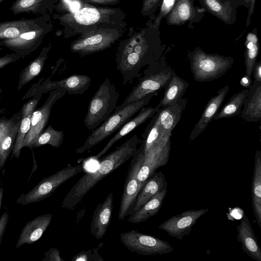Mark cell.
I'll return each mask as SVG.
<instances>
[{"label":"cell","instance_id":"cell-1","mask_svg":"<svg viewBox=\"0 0 261 261\" xmlns=\"http://www.w3.org/2000/svg\"><path fill=\"white\" fill-rule=\"evenodd\" d=\"M140 143L139 137L134 135L105 156L94 172L84 174L72 187L62 202V207L75 208L99 181L133 157Z\"/></svg>","mask_w":261,"mask_h":261},{"label":"cell","instance_id":"cell-2","mask_svg":"<svg viewBox=\"0 0 261 261\" xmlns=\"http://www.w3.org/2000/svg\"><path fill=\"white\" fill-rule=\"evenodd\" d=\"M154 62L142 32L122 43L116 57V69L121 73L124 85L133 81L143 67Z\"/></svg>","mask_w":261,"mask_h":261},{"label":"cell","instance_id":"cell-3","mask_svg":"<svg viewBox=\"0 0 261 261\" xmlns=\"http://www.w3.org/2000/svg\"><path fill=\"white\" fill-rule=\"evenodd\" d=\"M155 93L147 94L142 98L130 103L111 114L88 136L82 146L76 149L82 153L102 142L116 130L119 129L143 108L148 105Z\"/></svg>","mask_w":261,"mask_h":261},{"label":"cell","instance_id":"cell-4","mask_svg":"<svg viewBox=\"0 0 261 261\" xmlns=\"http://www.w3.org/2000/svg\"><path fill=\"white\" fill-rule=\"evenodd\" d=\"M188 58L194 79L198 82L218 79L231 68L234 61L230 57L207 54L200 47L189 51Z\"/></svg>","mask_w":261,"mask_h":261},{"label":"cell","instance_id":"cell-5","mask_svg":"<svg viewBox=\"0 0 261 261\" xmlns=\"http://www.w3.org/2000/svg\"><path fill=\"white\" fill-rule=\"evenodd\" d=\"M118 93L109 78H106L91 98L84 123L92 130L105 121L117 107Z\"/></svg>","mask_w":261,"mask_h":261},{"label":"cell","instance_id":"cell-6","mask_svg":"<svg viewBox=\"0 0 261 261\" xmlns=\"http://www.w3.org/2000/svg\"><path fill=\"white\" fill-rule=\"evenodd\" d=\"M155 62L149 64L123 102L116 107L114 111L142 98L148 94L155 93L163 88H165L175 72L172 69H162Z\"/></svg>","mask_w":261,"mask_h":261},{"label":"cell","instance_id":"cell-7","mask_svg":"<svg viewBox=\"0 0 261 261\" xmlns=\"http://www.w3.org/2000/svg\"><path fill=\"white\" fill-rule=\"evenodd\" d=\"M84 169L83 165L68 166L49 176L45 177L25 194H22L17 203L25 205L38 202L50 196L61 185Z\"/></svg>","mask_w":261,"mask_h":261},{"label":"cell","instance_id":"cell-8","mask_svg":"<svg viewBox=\"0 0 261 261\" xmlns=\"http://www.w3.org/2000/svg\"><path fill=\"white\" fill-rule=\"evenodd\" d=\"M119 37L115 30L94 26L85 30L72 42L70 49L83 57L110 47Z\"/></svg>","mask_w":261,"mask_h":261},{"label":"cell","instance_id":"cell-9","mask_svg":"<svg viewBox=\"0 0 261 261\" xmlns=\"http://www.w3.org/2000/svg\"><path fill=\"white\" fill-rule=\"evenodd\" d=\"M120 239L128 250L139 254L162 255L174 250L169 242L134 230L121 233Z\"/></svg>","mask_w":261,"mask_h":261},{"label":"cell","instance_id":"cell-10","mask_svg":"<svg viewBox=\"0 0 261 261\" xmlns=\"http://www.w3.org/2000/svg\"><path fill=\"white\" fill-rule=\"evenodd\" d=\"M67 93L63 88H58L50 91L49 94L43 105L35 110L31 116L30 129L24 138L23 147L32 149L33 144L43 132L48 123L54 105Z\"/></svg>","mask_w":261,"mask_h":261},{"label":"cell","instance_id":"cell-11","mask_svg":"<svg viewBox=\"0 0 261 261\" xmlns=\"http://www.w3.org/2000/svg\"><path fill=\"white\" fill-rule=\"evenodd\" d=\"M141 162V157L136 152L131 161L123 187L118 213L120 220H123L132 213L138 195L144 186L139 182L137 178Z\"/></svg>","mask_w":261,"mask_h":261},{"label":"cell","instance_id":"cell-12","mask_svg":"<svg viewBox=\"0 0 261 261\" xmlns=\"http://www.w3.org/2000/svg\"><path fill=\"white\" fill-rule=\"evenodd\" d=\"M49 29V24L44 22L35 29L22 33L14 38L0 40V46H4L24 58L39 47Z\"/></svg>","mask_w":261,"mask_h":261},{"label":"cell","instance_id":"cell-13","mask_svg":"<svg viewBox=\"0 0 261 261\" xmlns=\"http://www.w3.org/2000/svg\"><path fill=\"white\" fill-rule=\"evenodd\" d=\"M116 13L114 9L87 5L73 13H68L60 17L62 22L71 26L89 27L109 22Z\"/></svg>","mask_w":261,"mask_h":261},{"label":"cell","instance_id":"cell-14","mask_svg":"<svg viewBox=\"0 0 261 261\" xmlns=\"http://www.w3.org/2000/svg\"><path fill=\"white\" fill-rule=\"evenodd\" d=\"M170 148L171 140L165 145L152 147L144 153L137 150V153L141 157V165L137 173V178L140 183L144 185L158 169L167 164Z\"/></svg>","mask_w":261,"mask_h":261},{"label":"cell","instance_id":"cell-15","mask_svg":"<svg viewBox=\"0 0 261 261\" xmlns=\"http://www.w3.org/2000/svg\"><path fill=\"white\" fill-rule=\"evenodd\" d=\"M208 210L205 208L182 212L170 217L158 228L165 231L170 237L181 240L185 236L189 235L197 220Z\"/></svg>","mask_w":261,"mask_h":261},{"label":"cell","instance_id":"cell-16","mask_svg":"<svg viewBox=\"0 0 261 261\" xmlns=\"http://www.w3.org/2000/svg\"><path fill=\"white\" fill-rule=\"evenodd\" d=\"M91 82L90 76L84 74H73L65 79L51 81L50 77L46 79L41 84L36 83L35 85V93H42L50 92L52 90L63 88L70 95L82 94L89 88Z\"/></svg>","mask_w":261,"mask_h":261},{"label":"cell","instance_id":"cell-17","mask_svg":"<svg viewBox=\"0 0 261 261\" xmlns=\"http://www.w3.org/2000/svg\"><path fill=\"white\" fill-rule=\"evenodd\" d=\"M161 108L158 105L155 107L143 108L135 117L127 121L108 141L105 146L92 158L99 160L103 156L115 143L127 135L147 119L152 117Z\"/></svg>","mask_w":261,"mask_h":261},{"label":"cell","instance_id":"cell-18","mask_svg":"<svg viewBox=\"0 0 261 261\" xmlns=\"http://www.w3.org/2000/svg\"><path fill=\"white\" fill-rule=\"evenodd\" d=\"M113 208V194L110 193L95 207L90 225L91 233L97 240L102 239L110 225Z\"/></svg>","mask_w":261,"mask_h":261},{"label":"cell","instance_id":"cell-19","mask_svg":"<svg viewBox=\"0 0 261 261\" xmlns=\"http://www.w3.org/2000/svg\"><path fill=\"white\" fill-rule=\"evenodd\" d=\"M229 89V86L227 85L221 88L215 96L211 97L200 119L191 133L189 137L190 140H194L206 128L220 109Z\"/></svg>","mask_w":261,"mask_h":261},{"label":"cell","instance_id":"cell-20","mask_svg":"<svg viewBox=\"0 0 261 261\" xmlns=\"http://www.w3.org/2000/svg\"><path fill=\"white\" fill-rule=\"evenodd\" d=\"M237 240L243 251L251 258L261 261V248L255 237L249 219L245 214L237 226Z\"/></svg>","mask_w":261,"mask_h":261},{"label":"cell","instance_id":"cell-21","mask_svg":"<svg viewBox=\"0 0 261 261\" xmlns=\"http://www.w3.org/2000/svg\"><path fill=\"white\" fill-rule=\"evenodd\" d=\"M53 218L51 214L40 215L28 222L22 228L15 247L27 244L31 245L39 240L49 225Z\"/></svg>","mask_w":261,"mask_h":261},{"label":"cell","instance_id":"cell-22","mask_svg":"<svg viewBox=\"0 0 261 261\" xmlns=\"http://www.w3.org/2000/svg\"><path fill=\"white\" fill-rule=\"evenodd\" d=\"M42 95V93L37 92L32 99L23 105L21 109L20 123L12 150L11 159L13 157L18 158L20 154L24 138L30 129L32 115L40 101Z\"/></svg>","mask_w":261,"mask_h":261},{"label":"cell","instance_id":"cell-23","mask_svg":"<svg viewBox=\"0 0 261 261\" xmlns=\"http://www.w3.org/2000/svg\"><path fill=\"white\" fill-rule=\"evenodd\" d=\"M240 113L247 122H257L261 119V82L254 80Z\"/></svg>","mask_w":261,"mask_h":261},{"label":"cell","instance_id":"cell-24","mask_svg":"<svg viewBox=\"0 0 261 261\" xmlns=\"http://www.w3.org/2000/svg\"><path fill=\"white\" fill-rule=\"evenodd\" d=\"M44 22V20L42 17L1 22L0 40L14 38L22 33L35 29Z\"/></svg>","mask_w":261,"mask_h":261},{"label":"cell","instance_id":"cell-25","mask_svg":"<svg viewBox=\"0 0 261 261\" xmlns=\"http://www.w3.org/2000/svg\"><path fill=\"white\" fill-rule=\"evenodd\" d=\"M187 102V98H181L174 105L159 111V119L166 138H171V132L180 119Z\"/></svg>","mask_w":261,"mask_h":261},{"label":"cell","instance_id":"cell-26","mask_svg":"<svg viewBox=\"0 0 261 261\" xmlns=\"http://www.w3.org/2000/svg\"><path fill=\"white\" fill-rule=\"evenodd\" d=\"M205 10L230 24L237 19V8L238 5H232V0H199Z\"/></svg>","mask_w":261,"mask_h":261},{"label":"cell","instance_id":"cell-27","mask_svg":"<svg viewBox=\"0 0 261 261\" xmlns=\"http://www.w3.org/2000/svg\"><path fill=\"white\" fill-rule=\"evenodd\" d=\"M167 186L164 173L162 172L154 173L147 179L138 194L132 213L162 190L167 188Z\"/></svg>","mask_w":261,"mask_h":261},{"label":"cell","instance_id":"cell-28","mask_svg":"<svg viewBox=\"0 0 261 261\" xmlns=\"http://www.w3.org/2000/svg\"><path fill=\"white\" fill-rule=\"evenodd\" d=\"M252 205L254 215L261 229V151H256L251 182Z\"/></svg>","mask_w":261,"mask_h":261},{"label":"cell","instance_id":"cell-29","mask_svg":"<svg viewBox=\"0 0 261 261\" xmlns=\"http://www.w3.org/2000/svg\"><path fill=\"white\" fill-rule=\"evenodd\" d=\"M167 193V188L162 190L146 202L138 210L132 213L127 221L139 223L147 220L160 211Z\"/></svg>","mask_w":261,"mask_h":261},{"label":"cell","instance_id":"cell-30","mask_svg":"<svg viewBox=\"0 0 261 261\" xmlns=\"http://www.w3.org/2000/svg\"><path fill=\"white\" fill-rule=\"evenodd\" d=\"M192 0H176L166 18L168 25H180L193 20L196 15Z\"/></svg>","mask_w":261,"mask_h":261},{"label":"cell","instance_id":"cell-31","mask_svg":"<svg viewBox=\"0 0 261 261\" xmlns=\"http://www.w3.org/2000/svg\"><path fill=\"white\" fill-rule=\"evenodd\" d=\"M188 86V82L174 73L158 105L163 109L174 105L182 98Z\"/></svg>","mask_w":261,"mask_h":261},{"label":"cell","instance_id":"cell-32","mask_svg":"<svg viewBox=\"0 0 261 261\" xmlns=\"http://www.w3.org/2000/svg\"><path fill=\"white\" fill-rule=\"evenodd\" d=\"M49 49L50 47H43L39 55L21 71L17 85L18 90L21 89L42 71L48 58Z\"/></svg>","mask_w":261,"mask_h":261},{"label":"cell","instance_id":"cell-33","mask_svg":"<svg viewBox=\"0 0 261 261\" xmlns=\"http://www.w3.org/2000/svg\"><path fill=\"white\" fill-rule=\"evenodd\" d=\"M248 91V89H245L232 95L221 110L217 112L213 119L216 120L239 115Z\"/></svg>","mask_w":261,"mask_h":261},{"label":"cell","instance_id":"cell-34","mask_svg":"<svg viewBox=\"0 0 261 261\" xmlns=\"http://www.w3.org/2000/svg\"><path fill=\"white\" fill-rule=\"evenodd\" d=\"M244 54L246 75L251 77L253 70L258 56L259 43L256 34L253 32L248 34L245 41Z\"/></svg>","mask_w":261,"mask_h":261},{"label":"cell","instance_id":"cell-35","mask_svg":"<svg viewBox=\"0 0 261 261\" xmlns=\"http://www.w3.org/2000/svg\"><path fill=\"white\" fill-rule=\"evenodd\" d=\"M49 0H16L9 8L14 15L21 13L39 14L43 13Z\"/></svg>","mask_w":261,"mask_h":261},{"label":"cell","instance_id":"cell-36","mask_svg":"<svg viewBox=\"0 0 261 261\" xmlns=\"http://www.w3.org/2000/svg\"><path fill=\"white\" fill-rule=\"evenodd\" d=\"M64 137L63 130H57L49 125L36 139L33 144L32 149L44 145H49L58 148L62 144Z\"/></svg>","mask_w":261,"mask_h":261},{"label":"cell","instance_id":"cell-37","mask_svg":"<svg viewBox=\"0 0 261 261\" xmlns=\"http://www.w3.org/2000/svg\"><path fill=\"white\" fill-rule=\"evenodd\" d=\"M20 120L15 123L7 132L3 137L0 143V167L5 165L11 151L13 150L18 130L20 125Z\"/></svg>","mask_w":261,"mask_h":261},{"label":"cell","instance_id":"cell-38","mask_svg":"<svg viewBox=\"0 0 261 261\" xmlns=\"http://www.w3.org/2000/svg\"><path fill=\"white\" fill-rule=\"evenodd\" d=\"M21 117V112L15 113L11 118H7L3 116L0 118V143L1 140L10 128L16 123Z\"/></svg>","mask_w":261,"mask_h":261},{"label":"cell","instance_id":"cell-39","mask_svg":"<svg viewBox=\"0 0 261 261\" xmlns=\"http://www.w3.org/2000/svg\"><path fill=\"white\" fill-rule=\"evenodd\" d=\"M98 248L90 249L82 251L75 255L71 259L72 261H102L103 259L98 254Z\"/></svg>","mask_w":261,"mask_h":261},{"label":"cell","instance_id":"cell-40","mask_svg":"<svg viewBox=\"0 0 261 261\" xmlns=\"http://www.w3.org/2000/svg\"><path fill=\"white\" fill-rule=\"evenodd\" d=\"M176 0H163L160 10L153 22V27L156 29L159 28L163 18L169 13L174 7Z\"/></svg>","mask_w":261,"mask_h":261},{"label":"cell","instance_id":"cell-41","mask_svg":"<svg viewBox=\"0 0 261 261\" xmlns=\"http://www.w3.org/2000/svg\"><path fill=\"white\" fill-rule=\"evenodd\" d=\"M61 4L68 13H73L88 5L82 0H61Z\"/></svg>","mask_w":261,"mask_h":261},{"label":"cell","instance_id":"cell-42","mask_svg":"<svg viewBox=\"0 0 261 261\" xmlns=\"http://www.w3.org/2000/svg\"><path fill=\"white\" fill-rule=\"evenodd\" d=\"M43 261H64L60 255V250L55 248H51L44 253Z\"/></svg>","mask_w":261,"mask_h":261},{"label":"cell","instance_id":"cell-43","mask_svg":"<svg viewBox=\"0 0 261 261\" xmlns=\"http://www.w3.org/2000/svg\"><path fill=\"white\" fill-rule=\"evenodd\" d=\"M21 58H22L21 56L15 53L1 57H0V69Z\"/></svg>","mask_w":261,"mask_h":261},{"label":"cell","instance_id":"cell-44","mask_svg":"<svg viewBox=\"0 0 261 261\" xmlns=\"http://www.w3.org/2000/svg\"><path fill=\"white\" fill-rule=\"evenodd\" d=\"M160 0H143L142 7V13L144 15L152 13Z\"/></svg>","mask_w":261,"mask_h":261},{"label":"cell","instance_id":"cell-45","mask_svg":"<svg viewBox=\"0 0 261 261\" xmlns=\"http://www.w3.org/2000/svg\"><path fill=\"white\" fill-rule=\"evenodd\" d=\"M9 214L4 212L0 218V245L9 220Z\"/></svg>","mask_w":261,"mask_h":261},{"label":"cell","instance_id":"cell-46","mask_svg":"<svg viewBox=\"0 0 261 261\" xmlns=\"http://www.w3.org/2000/svg\"><path fill=\"white\" fill-rule=\"evenodd\" d=\"M254 80L261 82V62L260 61L256 62L253 70Z\"/></svg>","mask_w":261,"mask_h":261},{"label":"cell","instance_id":"cell-47","mask_svg":"<svg viewBox=\"0 0 261 261\" xmlns=\"http://www.w3.org/2000/svg\"><path fill=\"white\" fill-rule=\"evenodd\" d=\"M256 0H250V2L248 6V14L246 23V29L248 26L250 25L251 21V17L254 12L255 2Z\"/></svg>","mask_w":261,"mask_h":261},{"label":"cell","instance_id":"cell-48","mask_svg":"<svg viewBox=\"0 0 261 261\" xmlns=\"http://www.w3.org/2000/svg\"><path fill=\"white\" fill-rule=\"evenodd\" d=\"M84 1V0H82ZM89 3L100 5H113L119 2V0H84Z\"/></svg>","mask_w":261,"mask_h":261},{"label":"cell","instance_id":"cell-49","mask_svg":"<svg viewBox=\"0 0 261 261\" xmlns=\"http://www.w3.org/2000/svg\"><path fill=\"white\" fill-rule=\"evenodd\" d=\"M251 79L247 75H245L240 80V84L244 87L249 88L250 87Z\"/></svg>","mask_w":261,"mask_h":261},{"label":"cell","instance_id":"cell-50","mask_svg":"<svg viewBox=\"0 0 261 261\" xmlns=\"http://www.w3.org/2000/svg\"><path fill=\"white\" fill-rule=\"evenodd\" d=\"M3 196H4V189H3V188L1 187V188H0V210L1 208Z\"/></svg>","mask_w":261,"mask_h":261},{"label":"cell","instance_id":"cell-51","mask_svg":"<svg viewBox=\"0 0 261 261\" xmlns=\"http://www.w3.org/2000/svg\"><path fill=\"white\" fill-rule=\"evenodd\" d=\"M244 2V6H245L247 8L249 6V4L250 2V0H243Z\"/></svg>","mask_w":261,"mask_h":261},{"label":"cell","instance_id":"cell-52","mask_svg":"<svg viewBox=\"0 0 261 261\" xmlns=\"http://www.w3.org/2000/svg\"><path fill=\"white\" fill-rule=\"evenodd\" d=\"M3 110L1 109H0V115L3 113Z\"/></svg>","mask_w":261,"mask_h":261},{"label":"cell","instance_id":"cell-53","mask_svg":"<svg viewBox=\"0 0 261 261\" xmlns=\"http://www.w3.org/2000/svg\"><path fill=\"white\" fill-rule=\"evenodd\" d=\"M5 1H6V0H0V3H1L2 2H3Z\"/></svg>","mask_w":261,"mask_h":261},{"label":"cell","instance_id":"cell-54","mask_svg":"<svg viewBox=\"0 0 261 261\" xmlns=\"http://www.w3.org/2000/svg\"><path fill=\"white\" fill-rule=\"evenodd\" d=\"M3 50V48L1 46H0V51H2Z\"/></svg>","mask_w":261,"mask_h":261},{"label":"cell","instance_id":"cell-55","mask_svg":"<svg viewBox=\"0 0 261 261\" xmlns=\"http://www.w3.org/2000/svg\"><path fill=\"white\" fill-rule=\"evenodd\" d=\"M2 90L1 88H0V93H2Z\"/></svg>","mask_w":261,"mask_h":261}]
</instances>
